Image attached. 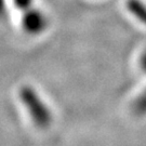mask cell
Wrapping results in <instances>:
<instances>
[{
    "label": "cell",
    "mask_w": 146,
    "mask_h": 146,
    "mask_svg": "<svg viewBox=\"0 0 146 146\" xmlns=\"http://www.w3.org/2000/svg\"><path fill=\"white\" fill-rule=\"evenodd\" d=\"M3 9H5V1L3 0H0V13L3 11Z\"/></svg>",
    "instance_id": "obj_4"
},
{
    "label": "cell",
    "mask_w": 146,
    "mask_h": 146,
    "mask_svg": "<svg viewBox=\"0 0 146 146\" xmlns=\"http://www.w3.org/2000/svg\"><path fill=\"white\" fill-rule=\"evenodd\" d=\"M19 98L27 116L37 128L46 130L51 127L53 122L51 108L36 89L31 86L22 87Z\"/></svg>",
    "instance_id": "obj_1"
},
{
    "label": "cell",
    "mask_w": 146,
    "mask_h": 146,
    "mask_svg": "<svg viewBox=\"0 0 146 146\" xmlns=\"http://www.w3.org/2000/svg\"><path fill=\"white\" fill-rule=\"evenodd\" d=\"M17 8H29L33 0H14Z\"/></svg>",
    "instance_id": "obj_3"
},
{
    "label": "cell",
    "mask_w": 146,
    "mask_h": 146,
    "mask_svg": "<svg viewBox=\"0 0 146 146\" xmlns=\"http://www.w3.org/2000/svg\"><path fill=\"white\" fill-rule=\"evenodd\" d=\"M23 28L31 35L41 33L47 26V17L38 10H28L23 17Z\"/></svg>",
    "instance_id": "obj_2"
}]
</instances>
